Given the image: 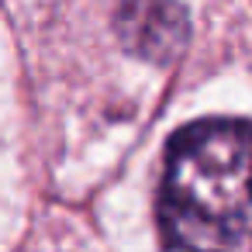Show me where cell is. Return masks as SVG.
Listing matches in <instances>:
<instances>
[{
	"mask_svg": "<svg viewBox=\"0 0 252 252\" xmlns=\"http://www.w3.org/2000/svg\"><path fill=\"white\" fill-rule=\"evenodd\" d=\"M159 231L173 252H231L252 235V121L180 128L159 183Z\"/></svg>",
	"mask_w": 252,
	"mask_h": 252,
	"instance_id": "obj_1",
	"label": "cell"
},
{
	"mask_svg": "<svg viewBox=\"0 0 252 252\" xmlns=\"http://www.w3.org/2000/svg\"><path fill=\"white\" fill-rule=\"evenodd\" d=\"M118 35L128 52L166 63L187 45V14L176 0H125L118 11Z\"/></svg>",
	"mask_w": 252,
	"mask_h": 252,
	"instance_id": "obj_2",
	"label": "cell"
}]
</instances>
